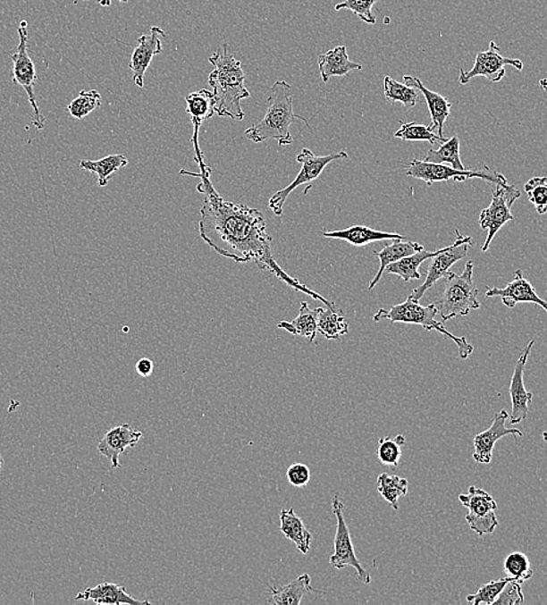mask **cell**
Masks as SVG:
<instances>
[{
  "mask_svg": "<svg viewBox=\"0 0 547 605\" xmlns=\"http://www.w3.org/2000/svg\"><path fill=\"white\" fill-rule=\"evenodd\" d=\"M280 530L289 541L295 543L302 554L309 553L312 534L303 520L296 515L294 508H282L280 512Z\"/></svg>",
  "mask_w": 547,
  "mask_h": 605,
  "instance_id": "603a6c76",
  "label": "cell"
},
{
  "mask_svg": "<svg viewBox=\"0 0 547 605\" xmlns=\"http://www.w3.org/2000/svg\"><path fill=\"white\" fill-rule=\"evenodd\" d=\"M312 592L309 574H303L298 579L282 588H268V602L274 605H299L304 595Z\"/></svg>",
  "mask_w": 547,
  "mask_h": 605,
  "instance_id": "484cf974",
  "label": "cell"
},
{
  "mask_svg": "<svg viewBox=\"0 0 547 605\" xmlns=\"http://www.w3.org/2000/svg\"><path fill=\"white\" fill-rule=\"evenodd\" d=\"M519 197H521V192L514 184L512 186H509V183L495 184L492 202L481 212L479 219L481 229L488 231L487 238L481 248L483 252H487L492 239L499 233V231L507 223L514 221L511 207Z\"/></svg>",
  "mask_w": 547,
  "mask_h": 605,
  "instance_id": "9c48e42d",
  "label": "cell"
},
{
  "mask_svg": "<svg viewBox=\"0 0 547 605\" xmlns=\"http://www.w3.org/2000/svg\"><path fill=\"white\" fill-rule=\"evenodd\" d=\"M349 159V154L341 150V152L330 154V155L317 156L311 152L309 148H303L296 157V161L302 164L299 175L296 176L294 182L289 184L288 187L283 188L282 190L275 192L268 200V206L277 217L283 214V206L286 204L289 196L295 190L296 188L307 184V189L306 194L312 187V182L317 180L322 175L324 169L331 164V162L337 160Z\"/></svg>",
  "mask_w": 547,
  "mask_h": 605,
  "instance_id": "52a82bcc",
  "label": "cell"
},
{
  "mask_svg": "<svg viewBox=\"0 0 547 605\" xmlns=\"http://www.w3.org/2000/svg\"><path fill=\"white\" fill-rule=\"evenodd\" d=\"M325 238L339 239V240L348 241L349 245L362 248V246L373 244L384 240H406V237L399 233L383 232L371 227L356 225L341 231H331V232L319 233Z\"/></svg>",
  "mask_w": 547,
  "mask_h": 605,
  "instance_id": "7402d4cb",
  "label": "cell"
},
{
  "mask_svg": "<svg viewBox=\"0 0 547 605\" xmlns=\"http://www.w3.org/2000/svg\"><path fill=\"white\" fill-rule=\"evenodd\" d=\"M424 248L422 245H419L418 242L404 240H391V244L386 246L381 252H374V256L379 257L380 260V269L377 272L375 277L372 280V282L369 283V290H373L374 287L380 282L381 277H383L384 271L389 265L398 262L403 257L412 256V254L423 250Z\"/></svg>",
  "mask_w": 547,
  "mask_h": 605,
  "instance_id": "d4e9b609",
  "label": "cell"
},
{
  "mask_svg": "<svg viewBox=\"0 0 547 605\" xmlns=\"http://www.w3.org/2000/svg\"><path fill=\"white\" fill-rule=\"evenodd\" d=\"M377 492L383 500L398 511L400 508L399 500L408 494V480L399 475H389L383 473L377 477Z\"/></svg>",
  "mask_w": 547,
  "mask_h": 605,
  "instance_id": "4dcf8cb0",
  "label": "cell"
},
{
  "mask_svg": "<svg viewBox=\"0 0 547 605\" xmlns=\"http://www.w3.org/2000/svg\"><path fill=\"white\" fill-rule=\"evenodd\" d=\"M287 479L294 487H306L311 480L310 468L304 464H292L288 469Z\"/></svg>",
  "mask_w": 547,
  "mask_h": 605,
  "instance_id": "b9f144b4",
  "label": "cell"
},
{
  "mask_svg": "<svg viewBox=\"0 0 547 605\" xmlns=\"http://www.w3.org/2000/svg\"><path fill=\"white\" fill-rule=\"evenodd\" d=\"M144 437V433L140 431H134L130 424H122L117 427L111 429L109 433L104 435L102 441H99L97 450L99 454L105 457L110 461L113 468L121 467L122 454L129 447H134Z\"/></svg>",
  "mask_w": 547,
  "mask_h": 605,
  "instance_id": "ac0fdd59",
  "label": "cell"
},
{
  "mask_svg": "<svg viewBox=\"0 0 547 605\" xmlns=\"http://www.w3.org/2000/svg\"><path fill=\"white\" fill-rule=\"evenodd\" d=\"M459 500L462 506L468 508L466 520L472 531L479 535L494 534L500 524L496 516L499 507L494 497L484 489L472 485L468 488V494H461Z\"/></svg>",
  "mask_w": 547,
  "mask_h": 605,
  "instance_id": "7c38bea8",
  "label": "cell"
},
{
  "mask_svg": "<svg viewBox=\"0 0 547 605\" xmlns=\"http://www.w3.org/2000/svg\"><path fill=\"white\" fill-rule=\"evenodd\" d=\"M318 67L324 83L329 82L332 77L349 75L354 71H361L360 63L349 60L348 49L345 46L327 50L318 56Z\"/></svg>",
  "mask_w": 547,
  "mask_h": 605,
  "instance_id": "44dd1931",
  "label": "cell"
},
{
  "mask_svg": "<svg viewBox=\"0 0 547 605\" xmlns=\"http://www.w3.org/2000/svg\"><path fill=\"white\" fill-rule=\"evenodd\" d=\"M102 105V96L97 90L80 91L79 97L72 100L67 106L72 117L82 121L87 115L99 109Z\"/></svg>",
  "mask_w": 547,
  "mask_h": 605,
  "instance_id": "8d00e7d4",
  "label": "cell"
},
{
  "mask_svg": "<svg viewBox=\"0 0 547 605\" xmlns=\"http://www.w3.org/2000/svg\"><path fill=\"white\" fill-rule=\"evenodd\" d=\"M129 164V159L122 154H111L97 161L82 160L80 162V169L96 173L99 188L106 187L110 182L111 176L121 171Z\"/></svg>",
  "mask_w": 547,
  "mask_h": 605,
  "instance_id": "83f0119b",
  "label": "cell"
},
{
  "mask_svg": "<svg viewBox=\"0 0 547 605\" xmlns=\"http://www.w3.org/2000/svg\"><path fill=\"white\" fill-rule=\"evenodd\" d=\"M321 311L322 307L310 309L309 304L302 302L298 317L292 322H281L277 324V327L286 330L292 335H300V337L307 338V341L312 344L318 335V318Z\"/></svg>",
  "mask_w": 547,
  "mask_h": 605,
  "instance_id": "cb8c5ba5",
  "label": "cell"
},
{
  "mask_svg": "<svg viewBox=\"0 0 547 605\" xmlns=\"http://www.w3.org/2000/svg\"><path fill=\"white\" fill-rule=\"evenodd\" d=\"M527 198L534 204L538 214L547 212V177H533L524 186Z\"/></svg>",
  "mask_w": 547,
  "mask_h": 605,
  "instance_id": "74e56055",
  "label": "cell"
},
{
  "mask_svg": "<svg viewBox=\"0 0 547 605\" xmlns=\"http://www.w3.org/2000/svg\"><path fill=\"white\" fill-rule=\"evenodd\" d=\"M187 113L190 115L194 133L198 134L200 126L215 113L214 95L206 88L191 92L186 97Z\"/></svg>",
  "mask_w": 547,
  "mask_h": 605,
  "instance_id": "4316f807",
  "label": "cell"
},
{
  "mask_svg": "<svg viewBox=\"0 0 547 605\" xmlns=\"http://www.w3.org/2000/svg\"><path fill=\"white\" fill-rule=\"evenodd\" d=\"M543 439H544L545 442H547V431L546 433H543Z\"/></svg>",
  "mask_w": 547,
  "mask_h": 605,
  "instance_id": "bcb514c9",
  "label": "cell"
},
{
  "mask_svg": "<svg viewBox=\"0 0 547 605\" xmlns=\"http://www.w3.org/2000/svg\"><path fill=\"white\" fill-rule=\"evenodd\" d=\"M165 37V32L160 27L153 26L148 33L142 34L138 38L137 47L134 48L130 61V69L133 74V82L139 88H144L146 71L152 63L153 57L162 52L161 38Z\"/></svg>",
  "mask_w": 547,
  "mask_h": 605,
  "instance_id": "5bb4252c",
  "label": "cell"
},
{
  "mask_svg": "<svg viewBox=\"0 0 547 605\" xmlns=\"http://www.w3.org/2000/svg\"><path fill=\"white\" fill-rule=\"evenodd\" d=\"M539 87H541L542 90L547 92V79H542L539 80Z\"/></svg>",
  "mask_w": 547,
  "mask_h": 605,
  "instance_id": "f6af8a7d",
  "label": "cell"
},
{
  "mask_svg": "<svg viewBox=\"0 0 547 605\" xmlns=\"http://www.w3.org/2000/svg\"><path fill=\"white\" fill-rule=\"evenodd\" d=\"M509 419L507 410H501L494 416L492 425L484 433L475 435L474 438L473 460L481 465H489L492 460V452L496 442L507 435L523 437L518 429H507L506 422Z\"/></svg>",
  "mask_w": 547,
  "mask_h": 605,
  "instance_id": "9a60e30c",
  "label": "cell"
},
{
  "mask_svg": "<svg viewBox=\"0 0 547 605\" xmlns=\"http://www.w3.org/2000/svg\"><path fill=\"white\" fill-rule=\"evenodd\" d=\"M379 2V0H344L341 4L334 6V10L341 11L348 10L361 19L366 24L375 25L376 17L373 13V6Z\"/></svg>",
  "mask_w": 547,
  "mask_h": 605,
  "instance_id": "ab89813d",
  "label": "cell"
},
{
  "mask_svg": "<svg viewBox=\"0 0 547 605\" xmlns=\"http://www.w3.org/2000/svg\"><path fill=\"white\" fill-rule=\"evenodd\" d=\"M473 272L474 262L468 261L460 275L450 271L446 273L444 292L442 298L434 303L442 322L465 317L471 311L480 309L481 304L477 299L479 289L474 283Z\"/></svg>",
  "mask_w": 547,
  "mask_h": 605,
  "instance_id": "277c9868",
  "label": "cell"
},
{
  "mask_svg": "<svg viewBox=\"0 0 547 605\" xmlns=\"http://www.w3.org/2000/svg\"><path fill=\"white\" fill-rule=\"evenodd\" d=\"M437 252L438 250H434V252H427L425 249L419 250V252L412 254V256L403 257V259L389 265L384 273H395V275H398L400 279L406 281V282H410L412 280H419L422 277L419 268H421L423 262L431 259Z\"/></svg>",
  "mask_w": 547,
  "mask_h": 605,
  "instance_id": "f1b7e54d",
  "label": "cell"
},
{
  "mask_svg": "<svg viewBox=\"0 0 547 605\" xmlns=\"http://www.w3.org/2000/svg\"><path fill=\"white\" fill-rule=\"evenodd\" d=\"M4 464V458L2 456H0V468H2V466Z\"/></svg>",
  "mask_w": 547,
  "mask_h": 605,
  "instance_id": "7dc6e473",
  "label": "cell"
},
{
  "mask_svg": "<svg viewBox=\"0 0 547 605\" xmlns=\"http://www.w3.org/2000/svg\"><path fill=\"white\" fill-rule=\"evenodd\" d=\"M76 601H94L96 604H110V605H149L148 601H140L133 599L132 596L126 592V589L122 585L110 584V582H104L95 585V587L87 588L86 591L77 593Z\"/></svg>",
  "mask_w": 547,
  "mask_h": 605,
  "instance_id": "ffe728a7",
  "label": "cell"
},
{
  "mask_svg": "<svg viewBox=\"0 0 547 605\" xmlns=\"http://www.w3.org/2000/svg\"><path fill=\"white\" fill-rule=\"evenodd\" d=\"M438 314V307L434 303L430 306L423 307L419 302L408 298L406 302L391 307V309H380L374 315V322H381L383 319L391 323L416 324L424 327L426 331L435 330L437 332L445 335L446 338L454 341L459 349V357L467 358L474 352V346L469 344L465 337H456L445 329L444 324L438 322L435 315Z\"/></svg>",
  "mask_w": 547,
  "mask_h": 605,
  "instance_id": "5b68a950",
  "label": "cell"
},
{
  "mask_svg": "<svg viewBox=\"0 0 547 605\" xmlns=\"http://www.w3.org/2000/svg\"><path fill=\"white\" fill-rule=\"evenodd\" d=\"M298 119L309 127L306 118L294 113L290 84L286 80H276L267 100V112L264 119L246 130L245 137L256 144L274 139L280 146L291 145L294 138L291 136L290 127Z\"/></svg>",
  "mask_w": 547,
  "mask_h": 605,
  "instance_id": "3957f363",
  "label": "cell"
},
{
  "mask_svg": "<svg viewBox=\"0 0 547 605\" xmlns=\"http://www.w3.org/2000/svg\"><path fill=\"white\" fill-rule=\"evenodd\" d=\"M137 373L142 377H149L154 371V364L152 360L147 357H142L137 362Z\"/></svg>",
  "mask_w": 547,
  "mask_h": 605,
  "instance_id": "7bdbcfd3",
  "label": "cell"
},
{
  "mask_svg": "<svg viewBox=\"0 0 547 605\" xmlns=\"http://www.w3.org/2000/svg\"><path fill=\"white\" fill-rule=\"evenodd\" d=\"M118 2L127 3L129 0H118ZM99 5L110 6L113 0H98Z\"/></svg>",
  "mask_w": 547,
  "mask_h": 605,
  "instance_id": "ee69618b",
  "label": "cell"
},
{
  "mask_svg": "<svg viewBox=\"0 0 547 605\" xmlns=\"http://www.w3.org/2000/svg\"><path fill=\"white\" fill-rule=\"evenodd\" d=\"M349 332V325L346 322L344 312L341 309L338 311L324 310L322 307L318 318V333H321L329 340H337Z\"/></svg>",
  "mask_w": 547,
  "mask_h": 605,
  "instance_id": "1f68e13d",
  "label": "cell"
},
{
  "mask_svg": "<svg viewBox=\"0 0 547 605\" xmlns=\"http://www.w3.org/2000/svg\"><path fill=\"white\" fill-rule=\"evenodd\" d=\"M332 510L337 517V531L336 537H334V553L330 558V565L337 569H342L349 566V567L356 569L358 581L365 584H371V574L362 567L359 559L356 556L352 538H350L349 526L346 524L344 516L345 506L339 495L333 496Z\"/></svg>",
  "mask_w": 547,
  "mask_h": 605,
  "instance_id": "30bf717a",
  "label": "cell"
},
{
  "mask_svg": "<svg viewBox=\"0 0 547 605\" xmlns=\"http://www.w3.org/2000/svg\"><path fill=\"white\" fill-rule=\"evenodd\" d=\"M19 45L17 52L11 56L13 63V80L17 86L25 88L30 105L33 107L34 119L33 125L38 130L45 129L46 118L41 114L38 109L36 92L37 72L36 64L29 55V32H27V21H22L18 27Z\"/></svg>",
  "mask_w": 547,
  "mask_h": 605,
  "instance_id": "ba28073f",
  "label": "cell"
},
{
  "mask_svg": "<svg viewBox=\"0 0 547 605\" xmlns=\"http://www.w3.org/2000/svg\"><path fill=\"white\" fill-rule=\"evenodd\" d=\"M403 82L407 86L417 88L419 92H422L424 98L426 100L427 107H429L431 121H433V124L430 126L433 127V130H438L439 137L444 138V126L450 117L452 104L444 96L430 90V88L424 86L418 77L403 76Z\"/></svg>",
  "mask_w": 547,
  "mask_h": 605,
  "instance_id": "d6986e66",
  "label": "cell"
},
{
  "mask_svg": "<svg viewBox=\"0 0 547 605\" xmlns=\"http://www.w3.org/2000/svg\"><path fill=\"white\" fill-rule=\"evenodd\" d=\"M534 345V340H531L527 344L521 357H519L518 364H516L514 374H512L509 385V395L512 404L509 417L511 425H518V424L522 423L527 417L530 403L533 402L534 395L530 391H527L526 385H524V372H526L527 357H529Z\"/></svg>",
  "mask_w": 547,
  "mask_h": 605,
  "instance_id": "2e32d148",
  "label": "cell"
},
{
  "mask_svg": "<svg viewBox=\"0 0 547 605\" xmlns=\"http://www.w3.org/2000/svg\"><path fill=\"white\" fill-rule=\"evenodd\" d=\"M509 581L511 580L506 577V579L488 582V584L481 585L479 591H477L475 593H473V595H468L467 599L466 600H467L468 603L474 605H492L495 603V601L498 600L501 592L503 591V588L506 587V584Z\"/></svg>",
  "mask_w": 547,
  "mask_h": 605,
  "instance_id": "f35d334b",
  "label": "cell"
},
{
  "mask_svg": "<svg viewBox=\"0 0 547 605\" xmlns=\"http://www.w3.org/2000/svg\"><path fill=\"white\" fill-rule=\"evenodd\" d=\"M406 444V438L402 434L398 435L394 439L389 437L381 438L376 450L377 458L384 466L398 467L400 457H402V447Z\"/></svg>",
  "mask_w": 547,
  "mask_h": 605,
  "instance_id": "e575fe53",
  "label": "cell"
},
{
  "mask_svg": "<svg viewBox=\"0 0 547 605\" xmlns=\"http://www.w3.org/2000/svg\"><path fill=\"white\" fill-rule=\"evenodd\" d=\"M487 298L500 297L502 303L509 309H514L518 303H534L541 307L547 314V302L535 292L534 285L523 276L522 271H516L514 280L504 288H489L485 291Z\"/></svg>",
  "mask_w": 547,
  "mask_h": 605,
  "instance_id": "e0dca14e",
  "label": "cell"
},
{
  "mask_svg": "<svg viewBox=\"0 0 547 605\" xmlns=\"http://www.w3.org/2000/svg\"><path fill=\"white\" fill-rule=\"evenodd\" d=\"M384 96L391 103L403 104L407 109H412L421 102L417 88L400 83L391 76L384 77Z\"/></svg>",
  "mask_w": 547,
  "mask_h": 605,
  "instance_id": "d6a6232c",
  "label": "cell"
},
{
  "mask_svg": "<svg viewBox=\"0 0 547 605\" xmlns=\"http://www.w3.org/2000/svg\"><path fill=\"white\" fill-rule=\"evenodd\" d=\"M524 603V593L522 584L516 581H509L501 592L498 600L492 605H514Z\"/></svg>",
  "mask_w": 547,
  "mask_h": 605,
  "instance_id": "60d3db41",
  "label": "cell"
},
{
  "mask_svg": "<svg viewBox=\"0 0 547 605\" xmlns=\"http://www.w3.org/2000/svg\"><path fill=\"white\" fill-rule=\"evenodd\" d=\"M424 161L438 164H449L450 167L457 169V171H466L467 169L462 164L460 159V140L457 136L442 142L438 149L429 150V153L424 157Z\"/></svg>",
  "mask_w": 547,
  "mask_h": 605,
  "instance_id": "f546056e",
  "label": "cell"
},
{
  "mask_svg": "<svg viewBox=\"0 0 547 605\" xmlns=\"http://www.w3.org/2000/svg\"><path fill=\"white\" fill-rule=\"evenodd\" d=\"M406 173L416 180L424 181L427 187L437 182H448L450 180L456 182H465L472 179H480L492 184H506L508 180L501 173L484 165L480 171H457L445 164H431L424 160H412L407 165Z\"/></svg>",
  "mask_w": 547,
  "mask_h": 605,
  "instance_id": "8992f818",
  "label": "cell"
},
{
  "mask_svg": "<svg viewBox=\"0 0 547 605\" xmlns=\"http://www.w3.org/2000/svg\"><path fill=\"white\" fill-rule=\"evenodd\" d=\"M456 235L457 239L453 242V245L438 249L437 254L431 257L425 281L417 289H415L409 296L416 302H419L423 298V296L425 295V292L437 283L439 280L445 279L446 273L450 272L453 265L467 256L468 250L474 244V239L472 237H465L458 229L456 230Z\"/></svg>",
  "mask_w": 547,
  "mask_h": 605,
  "instance_id": "8fae6325",
  "label": "cell"
},
{
  "mask_svg": "<svg viewBox=\"0 0 547 605\" xmlns=\"http://www.w3.org/2000/svg\"><path fill=\"white\" fill-rule=\"evenodd\" d=\"M394 137L404 141H427L433 145L446 141L445 138L433 133V127L416 124V122H400V130Z\"/></svg>",
  "mask_w": 547,
  "mask_h": 605,
  "instance_id": "836d02e7",
  "label": "cell"
},
{
  "mask_svg": "<svg viewBox=\"0 0 547 605\" xmlns=\"http://www.w3.org/2000/svg\"><path fill=\"white\" fill-rule=\"evenodd\" d=\"M504 574L508 579L523 584L524 582L531 579L534 570L526 554L514 552L509 554L504 561Z\"/></svg>",
  "mask_w": 547,
  "mask_h": 605,
  "instance_id": "d590c367",
  "label": "cell"
},
{
  "mask_svg": "<svg viewBox=\"0 0 547 605\" xmlns=\"http://www.w3.org/2000/svg\"><path fill=\"white\" fill-rule=\"evenodd\" d=\"M209 63L214 65V71L207 83L214 88L215 113L232 121H244L245 112L240 103L242 99L249 98L250 94L246 88V74L240 61L234 57L230 46L224 44L212 54Z\"/></svg>",
  "mask_w": 547,
  "mask_h": 605,
  "instance_id": "7a4b0ae2",
  "label": "cell"
},
{
  "mask_svg": "<svg viewBox=\"0 0 547 605\" xmlns=\"http://www.w3.org/2000/svg\"><path fill=\"white\" fill-rule=\"evenodd\" d=\"M506 65H511L516 71H522L524 64L521 60L509 59L501 55L500 47L495 41L489 42L488 50L476 54L475 63L469 71L460 69L459 83L466 86L475 77H485L492 83H499L506 76Z\"/></svg>",
  "mask_w": 547,
  "mask_h": 605,
  "instance_id": "4fadbf2b",
  "label": "cell"
},
{
  "mask_svg": "<svg viewBox=\"0 0 547 605\" xmlns=\"http://www.w3.org/2000/svg\"><path fill=\"white\" fill-rule=\"evenodd\" d=\"M192 145L199 172L181 171V173L200 179L196 189L204 196L203 206L199 211V234L202 240L219 256L237 264L253 262L261 271H268L294 290L310 296L315 300H321L327 309L338 311L336 304L288 275L280 267L274 257L273 239L268 233L264 214L259 210L223 198L212 183V171L204 161L198 134H192Z\"/></svg>",
  "mask_w": 547,
  "mask_h": 605,
  "instance_id": "6da1fadb",
  "label": "cell"
}]
</instances>
